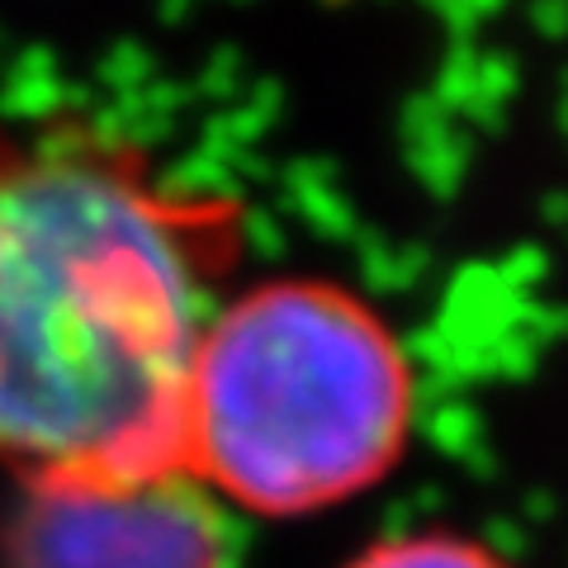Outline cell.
<instances>
[{
  "label": "cell",
  "instance_id": "277c9868",
  "mask_svg": "<svg viewBox=\"0 0 568 568\" xmlns=\"http://www.w3.org/2000/svg\"><path fill=\"white\" fill-rule=\"evenodd\" d=\"M346 568H507L488 545L450 530H413V536H388L361 549Z\"/></svg>",
  "mask_w": 568,
  "mask_h": 568
},
{
  "label": "cell",
  "instance_id": "6da1fadb",
  "mask_svg": "<svg viewBox=\"0 0 568 568\" xmlns=\"http://www.w3.org/2000/svg\"><path fill=\"white\" fill-rule=\"evenodd\" d=\"M237 213L85 119H0V465L20 488L185 474V398Z\"/></svg>",
  "mask_w": 568,
  "mask_h": 568
},
{
  "label": "cell",
  "instance_id": "7a4b0ae2",
  "mask_svg": "<svg viewBox=\"0 0 568 568\" xmlns=\"http://www.w3.org/2000/svg\"><path fill=\"white\" fill-rule=\"evenodd\" d=\"M413 398V365L361 294L256 284L209 317L194 351L185 474L256 517H308L398 465Z\"/></svg>",
  "mask_w": 568,
  "mask_h": 568
},
{
  "label": "cell",
  "instance_id": "3957f363",
  "mask_svg": "<svg viewBox=\"0 0 568 568\" xmlns=\"http://www.w3.org/2000/svg\"><path fill=\"white\" fill-rule=\"evenodd\" d=\"M6 568H227V521L190 474L133 488H24L0 530Z\"/></svg>",
  "mask_w": 568,
  "mask_h": 568
}]
</instances>
